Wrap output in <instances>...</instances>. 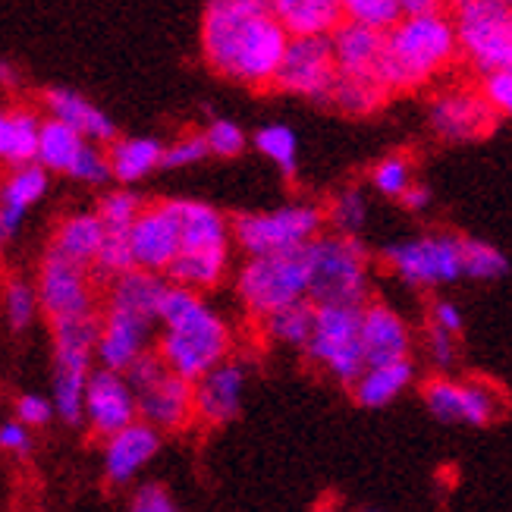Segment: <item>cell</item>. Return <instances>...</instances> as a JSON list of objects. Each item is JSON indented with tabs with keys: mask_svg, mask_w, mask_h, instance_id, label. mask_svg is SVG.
<instances>
[{
	"mask_svg": "<svg viewBox=\"0 0 512 512\" xmlns=\"http://www.w3.org/2000/svg\"><path fill=\"white\" fill-rule=\"evenodd\" d=\"M202 57L211 70L246 88H274L289 32L267 0H205Z\"/></svg>",
	"mask_w": 512,
	"mask_h": 512,
	"instance_id": "obj_1",
	"label": "cell"
},
{
	"mask_svg": "<svg viewBox=\"0 0 512 512\" xmlns=\"http://www.w3.org/2000/svg\"><path fill=\"white\" fill-rule=\"evenodd\" d=\"M233 343V324L205 299V293L176 283L167 286L154 352L173 374L195 384L202 374L230 359Z\"/></svg>",
	"mask_w": 512,
	"mask_h": 512,
	"instance_id": "obj_2",
	"label": "cell"
},
{
	"mask_svg": "<svg viewBox=\"0 0 512 512\" xmlns=\"http://www.w3.org/2000/svg\"><path fill=\"white\" fill-rule=\"evenodd\" d=\"M462 60L456 19L443 10L406 13L384 35L381 79L390 95L418 92L440 82Z\"/></svg>",
	"mask_w": 512,
	"mask_h": 512,
	"instance_id": "obj_3",
	"label": "cell"
},
{
	"mask_svg": "<svg viewBox=\"0 0 512 512\" xmlns=\"http://www.w3.org/2000/svg\"><path fill=\"white\" fill-rule=\"evenodd\" d=\"M180 214V255L167 271L176 286L208 293L227 280L233 267V220L198 198H173Z\"/></svg>",
	"mask_w": 512,
	"mask_h": 512,
	"instance_id": "obj_4",
	"label": "cell"
},
{
	"mask_svg": "<svg viewBox=\"0 0 512 512\" xmlns=\"http://www.w3.org/2000/svg\"><path fill=\"white\" fill-rule=\"evenodd\" d=\"M315 305H352L362 308L371 299V252L359 236L321 233L305 246Z\"/></svg>",
	"mask_w": 512,
	"mask_h": 512,
	"instance_id": "obj_5",
	"label": "cell"
},
{
	"mask_svg": "<svg viewBox=\"0 0 512 512\" xmlns=\"http://www.w3.org/2000/svg\"><path fill=\"white\" fill-rule=\"evenodd\" d=\"M233 289H236L239 305L246 308V315L255 321L271 318L280 308L305 302L311 289L305 249L246 258L233 277Z\"/></svg>",
	"mask_w": 512,
	"mask_h": 512,
	"instance_id": "obj_6",
	"label": "cell"
},
{
	"mask_svg": "<svg viewBox=\"0 0 512 512\" xmlns=\"http://www.w3.org/2000/svg\"><path fill=\"white\" fill-rule=\"evenodd\" d=\"M51 403L63 425H82L85 387L98 365V315L51 324Z\"/></svg>",
	"mask_w": 512,
	"mask_h": 512,
	"instance_id": "obj_7",
	"label": "cell"
},
{
	"mask_svg": "<svg viewBox=\"0 0 512 512\" xmlns=\"http://www.w3.org/2000/svg\"><path fill=\"white\" fill-rule=\"evenodd\" d=\"M327 227L324 208L315 202H289L271 211H249L233 220V242L246 258L299 252Z\"/></svg>",
	"mask_w": 512,
	"mask_h": 512,
	"instance_id": "obj_8",
	"label": "cell"
},
{
	"mask_svg": "<svg viewBox=\"0 0 512 512\" xmlns=\"http://www.w3.org/2000/svg\"><path fill=\"white\" fill-rule=\"evenodd\" d=\"M305 359L324 371L333 384L352 387L368 362L362 349V308L352 305H318L315 330L302 349Z\"/></svg>",
	"mask_w": 512,
	"mask_h": 512,
	"instance_id": "obj_9",
	"label": "cell"
},
{
	"mask_svg": "<svg viewBox=\"0 0 512 512\" xmlns=\"http://www.w3.org/2000/svg\"><path fill=\"white\" fill-rule=\"evenodd\" d=\"M126 381L136 390L139 421L158 428L161 434L186 431L195 421V387L186 377L173 374L158 352H145L142 359L126 371Z\"/></svg>",
	"mask_w": 512,
	"mask_h": 512,
	"instance_id": "obj_10",
	"label": "cell"
},
{
	"mask_svg": "<svg viewBox=\"0 0 512 512\" xmlns=\"http://www.w3.org/2000/svg\"><path fill=\"white\" fill-rule=\"evenodd\" d=\"M462 239L456 233H421L384 249L387 271L409 289H440L462 280Z\"/></svg>",
	"mask_w": 512,
	"mask_h": 512,
	"instance_id": "obj_11",
	"label": "cell"
},
{
	"mask_svg": "<svg viewBox=\"0 0 512 512\" xmlns=\"http://www.w3.org/2000/svg\"><path fill=\"white\" fill-rule=\"evenodd\" d=\"M421 399H425V409L443 425L487 428L497 425L509 412V399L503 387L484 381V377L434 374L431 381L421 384Z\"/></svg>",
	"mask_w": 512,
	"mask_h": 512,
	"instance_id": "obj_12",
	"label": "cell"
},
{
	"mask_svg": "<svg viewBox=\"0 0 512 512\" xmlns=\"http://www.w3.org/2000/svg\"><path fill=\"white\" fill-rule=\"evenodd\" d=\"M456 32L462 60L475 70H512V7L503 0H469L456 7Z\"/></svg>",
	"mask_w": 512,
	"mask_h": 512,
	"instance_id": "obj_13",
	"label": "cell"
},
{
	"mask_svg": "<svg viewBox=\"0 0 512 512\" xmlns=\"http://www.w3.org/2000/svg\"><path fill=\"white\" fill-rule=\"evenodd\" d=\"M38 302L41 315L48 324L79 321L98 315V289H95V271L66 261L54 252H44L35 271Z\"/></svg>",
	"mask_w": 512,
	"mask_h": 512,
	"instance_id": "obj_14",
	"label": "cell"
},
{
	"mask_svg": "<svg viewBox=\"0 0 512 512\" xmlns=\"http://www.w3.org/2000/svg\"><path fill=\"white\" fill-rule=\"evenodd\" d=\"M425 120L431 136L447 145H465L491 136L497 126V114L481 95L478 85L447 82L431 92L425 104Z\"/></svg>",
	"mask_w": 512,
	"mask_h": 512,
	"instance_id": "obj_15",
	"label": "cell"
},
{
	"mask_svg": "<svg viewBox=\"0 0 512 512\" xmlns=\"http://www.w3.org/2000/svg\"><path fill=\"white\" fill-rule=\"evenodd\" d=\"M333 82H337V63H333L330 35L289 38L277 79H274L277 92L302 98V101L327 104L330 92H333Z\"/></svg>",
	"mask_w": 512,
	"mask_h": 512,
	"instance_id": "obj_16",
	"label": "cell"
},
{
	"mask_svg": "<svg viewBox=\"0 0 512 512\" xmlns=\"http://www.w3.org/2000/svg\"><path fill=\"white\" fill-rule=\"evenodd\" d=\"M158 327L161 324L142 315V311L104 299V308L98 311V365L126 374L145 352H151V340Z\"/></svg>",
	"mask_w": 512,
	"mask_h": 512,
	"instance_id": "obj_17",
	"label": "cell"
},
{
	"mask_svg": "<svg viewBox=\"0 0 512 512\" xmlns=\"http://www.w3.org/2000/svg\"><path fill=\"white\" fill-rule=\"evenodd\" d=\"M129 255L132 267L167 277L176 255H180V214H176L173 198L142 208L139 220L129 230Z\"/></svg>",
	"mask_w": 512,
	"mask_h": 512,
	"instance_id": "obj_18",
	"label": "cell"
},
{
	"mask_svg": "<svg viewBox=\"0 0 512 512\" xmlns=\"http://www.w3.org/2000/svg\"><path fill=\"white\" fill-rule=\"evenodd\" d=\"M132 421H139V403H136V390L126 381V374L110 371V368H95L85 387L82 425L95 437L107 440L117 431L129 428Z\"/></svg>",
	"mask_w": 512,
	"mask_h": 512,
	"instance_id": "obj_19",
	"label": "cell"
},
{
	"mask_svg": "<svg viewBox=\"0 0 512 512\" xmlns=\"http://www.w3.org/2000/svg\"><path fill=\"white\" fill-rule=\"evenodd\" d=\"M195 387V421L205 428H224L239 418L249 390V362L230 359L202 374Z\"/></svg>",
	"mask_w": 512,
	"mask_h": 512,
	"instance_id": "obj_20",
	"label": "cell"
},
{
	"mask_svg": "<svg viewBox=\"0 0 512 512\" xmlns=\"http://www.w3.org/2000/svg\"><path fill=\"white\" fill-rule=\"evenodd\" d=\"M161 447H164V434L158 428L145 425V421H132L129 428L104 440V453H101L104 478L114 487L132 484L154 462Z\"/></svg>",
	"mask_w": 512,
	"mask_h": 512,
	"instance_id": "obj_21",
	"label": "cell"
},
{
	"mask_svg": "<svg viewBox=\"0 0 512 512\" xmlns=\"http://www.w3.org/2000/svg\"><path fill=\"white\" fill-rule=\"evenodd\" d=\"M48 189L51 173L38 164H26L4 173V180H0V255L16 242L26 217L41 205Z\"/></svg>",
	"mask_w": 512,
	"mask_h": 512,
	"instance_id": "obj_22",
	"label": "cell"
},
{
	"mask_svg": "<svg viewBox=\"0 0 512 512\" xmlns=\"http://www.w3.org/2000/svg\"><path fill=\"white\" fill-rule=\"evenodd\" d=\"M412 327L399 311L381 299L362 305V349L368 365H390L412 359Z\"/></svg>",
	"mask_w": 512,
	"mask_h": 512,
	"instance_id": "obj_23",
	"label": "cell"
},
{
	"mask_svg": "<svg viewBox=\"0 0 512 512\" xmlns=\"http://www.w3.org/2000/svg\"><path fill=\"white\" fill-rule=\"evenodd\" d=\"M41 107H44V117L48 120H57L63 126L76 129L88 142L110 145L117 139L114 117H110L107 110H101L98 104L88 101L85 95H79L76 88H48V92L41 95Z\"/></svg>",
	"mask_w": 512,
	"mask_h": 512,
	"instance_id": "obj_24",
	"label": "cell"
},
{
	"mask_svg": "<svg viewBox=\"0 0 512 512\" xmlns=\"http://www.w3.org/2000/svg\"><path fill=\"white\" fill-rule=\"evenodd\" d=\"M330 48H333V63H337V76L381 79L384 32L340 22V26L330 32Z\"/></svg>",
	"mask_w": 512,
	"mask_h": 512,
	"instance_id": "obj_25",
	"label": "cell"
},
{
	"mask_svg": "<svg viewBox=\"0 0 512 512\" xmlns=\"http://www.w3.org/2000/svg\"><path fill=\"white\" fill-rule=\"evenodd\" d=\"M101 246H104V224H101L98 211H70L57 220L48 252L95 271Z\"/></svg>",
	"mask_w": 512,
	"mask_h": 512,
	"instance_id": "obj_26",
	"label": "cell"
},
{
	"mask_svg": "<svg viewBox=\"0 0 512 512\" xmlns=\"http://www.w3.org/2000/svg\"><path fill=\"white\" fill-rule=\"evenodd\" d=\"M41 123L44 117L32 107H22V104L0 107V167L16 170V167L35 164Z\"/></svg>",
	"mask_w": 512,
	"mask_h": 512,
	"instance_id": "obj_27",
	"label": "cell"
},
{
	"mask_svg": "<svg viewBox=\"0 0 512 512\" xmlns=\"http://www.w3.org/2000/svg\"><path fill=\"white\" fill-rule=\"evenodd\" d=\"M415 384V362H390V365H368L359 377H355L352 399L362 409H387L396 403L409 387Z\"/></svg>",
	"mask_w": 512,
	"mask_h": 512,
	"instance_id": "obj_28",
	"label": "cell"
},
{
	"mask_svg": "<svg viewBox=\"0 0 512 512\" xmlns=\"http://www.w3.org/2000/svg\"><path fill=\"white\" fill-rule=\"evenodd\" d=\"M107 158H110V176L120 186H136L154 170L164 167V142L151 139V136H126L114 139L107 145Z\"/></svg>",
	"mask_w": 512,
	"mask_h": 512,
	"instance_id": "obj_29",
	"label": "cell"
},
{
	"mask_svg": "<svg viewBox=\"0 0 512 512\" xmlns=\"http://www.w3.org/2000/svg\"><path fill=\"white\" fill-rule=\"evenodd\" d=\"M280 26L296 35H330L343 22L340 0H267Z\"/></svg>",
	"mask_w": 512,
	"mask_h": 512,
	"instance_id": "obj_30",
	"label": "cell"
},
{
	"mask_svg": "<svg viewBox=\"0 0 512 512\" xmlns=\"http://www.w3.org/2000/svg\"><path fill=\"white\" fill-rule=\"evenodd\" d=\"M88 145H92V142H88L85 136H79L76 129H70V126H63V123H57V120H48V117H44V123H41V136H38L35 164L44 167L48 173H60V176H66V180H70Z\"/></svg>",
	"mask_w": 512,
	"mask_h": 512,
	"instance_id": "obj_31",
	"label": "cell"
},
{
	"mask_svg": "<svg viewBox=\"0 0 512 512\" xmlns=\"http://www.w3.org/2000/svg\"><path fill=\"white\" fill-rule=\"evenodd\" d=\"M387 101H390V88L381 79L337 76L327 104H333L346 117H371L377 110H384Z\"/></svg>",
	"mask_w": 512,
	"mask_h": 512,
	"instance_id": "obj_32",
	"label": "cell"
},
{
	"mask_svg": "<svg viewBox=\"0 0 512 512\" xmlns=\"http://www.w3.org/2000/svg\"><path fill=\"white\" fill-rule=\"evenodd\" d=\"M315 311H318V305L311 299L296 302L289 308H280V311H274L271 318L261 321V333L277 346L302 352L305 343L311 340V330H315Z\"/></svg>",
	"mask_w": 512,
	"mask_h": 512,
	"instance_id": "obj_33",
	"label": "cell"
},
{
	"mask_svg": "<svg viewBox=\"0 0 512 512\" xmlns=\"http://www.w3.org/2000/svg\"><path fill=\"white\" fill-rule=\"evenodd\" d=\"M0 315H4L10 330H29L35 318L41 315V302H38V286L35 280L10 274L0 283Z\"/></svg>",
	"mask_w": 512,
	"mask_h": 512,
	"instance_id": "obj_34",
	"label": "cell"
},
{
	"mask_svg": "<svg viewBox=\"0 0 512 512\" xmlns=\"http://www.w3.org/2000/svg\"><path fill=\"white\" fill-rule=\"evenodd\" d=\"M252 145L264 161H271L286 176V180H293L299 170V136L293 132V126L264 123L252 136Z\"/></svg>",
	"mask_w": 512,
	"mask_h": 512,
	"instance_id": "obj_35",
	"label": "cell"
},
{
	"mask_svg": "<svg viewBox=\"0 0 512 512\" xmlns=\"http://www.w3.org/2000/svg\"><path fill=\"white\" fill-rule=\"evenodd\" d=\"M368 214H371L368 195L359 186H343L324 208L327 227L337 236H359L368 227Z\"/></svg>",
	"mask_w": 512,
	"mask_h": 512,
	"instance_id": "obj_36",
	"label": "cell"
},
{
	"mask_svg": "<svg viewBox=\"0 0 512 512\" xmlns=\"http://www.w3.org/2000/svg\"><path fill=\"white\" fill-rule=\"evenodd\" d=\"M509 274V258L484 239H462V277L475 283H497Z\"/></svg>",
	"mask_w": 512,
	"mask_h": 512,
	"instance_id": "obj_37",
	"label": "cell"
},
{
	"mask_svg": "<svg viewBox=\"0 0 512 512\" xmlns=\"http://www.w3.org/2000/svg\"><path fill=\"white\" fill-rule=\"evenodd\" d=\"M142 208H145L142 198H139L136 192H132V189L120 186V189H114V192H104L95 211H98V217H101V224H104V233H107V236H129V230H132V224L139 220Z\"/></svg>",
	"mask_w": 512,
	"mask_h": 512,
	"instance_id": "obj_38",
	"label": "cell"
},
{
	"mask_svg": "<svg viewBox=\"0 0 512 512\" xmlns=\"http://www.w3.org/2000/svg\"><path fill=\"white\" fill-rule=\"evenodd\" d=\"M340 10H343V22L384 32V35L406 16L403 0H340Z\"/></svg>",
	"mask_w": 512,
	"mask_h": 512,
	"instance_id": "obj_39",
	"label": "cell"
},
{
	"mask_svg": "<svg viewBox=\"0 0 512 512\" xmlns=\"http://www.w3.org/2000/svg\"><path fill=\"white\" fill-rule=\"evenodd\" d=\"M371 189L384 198H403V192L415 183V164L409 154H387L371 167Z\"/></svg>",
	"mask_w": 512,
	"mask_h": 512,
	"instance_id": "obj_40",
	"label": "cell"
},
{
	"mask_svg": "<svg viewBox=\"0 0 512 512\" xmlns=\"http://www.w3.org/2000/svg\"><path fill=\"white\" fill-rule=\"evenodd\" d=\"M202 136L208 142L211 158H224V161L239 158V154L246 151V145H249L246 129H242L236 120H227V117L208 120V126L202 129Z\"/></svg>",
	"mask_w": 512,
	"mask_h": 512,
	"instance_id": "obj_41",
	"label": "cell"
},
{
	"mask_svg": "<svg viewBox=\"0 0 512 512\" xmlns=\"http://www.w3.org/2000/svg\"><path fill=\"white\" fill-rule=\"evenodd\" d=\"M205 158H211V151H208V142H205L202 132H186V136L164 145V167H170V170L195 167Z\"/></svg>",
	"mask_w": 512,
	"mask_h": 512,
	"instance_id": "obj_42",
	"label": "cell"
},
{
	"mask_svg": "<svg viewBox=\"0 0 512 512\" xmlns=\"http://www.w3.org/2000/svg\"><path fill=\"white\" fill-rule=\"evenodd\" d=\"M425 355L437 374H447L459 362V337L425 324Z\"/></svg>",
	"mask_w": 512,
	"mask_h": 512,
	"instance_id": "obj_43",
	"label": "cell"
},
{
	"mask_svg": "<svg viewBox=\"0 0 512 512\" xmlns=\"http://www.w3.org/2000/svg\"><path fill=\"white\" fill-rule=\"evenodd\" d=\"M481 95L491 104L497 120H512V70H494L481 76Z\"/></svg>",
	"mask_w": 512,
	"mask_h": 512,
	"instance_id": "obj_44",
	"label": "cell"
},
{
	"mask_svg": "<svg viewBox=\"0 0 512 512\" xmlns=\"http://www.w3.org/2000/svg\"><path fill=\"white\" fill-rule=\"evenodd\" d=\"M13 418H19L22 425H29L35 431V428L51 425V421L57 418V412H54V403L48 396L22 393V396H16V403H13Z\"/></svg>",
	"mask_w": 512,
	"mask_h": 512,
	"instance_id": "obj_45",
	"label": "cell"
},
{
	"mask_svg": "<svg viewBox=\"0 0 512 512\" xmlns=\"http://www.w3.org/2000/svg\"><path fill=\"white\" fill-rule=\"evenodd\" d=\"M126 512H180L176 500L170 497V491L164 484H142L136 494L129 500V509Z\"/></svg>",
	"mask_w": 512,
	"mask_h": 512,
	"instance_id": "obj_46",
	"label": "cell"
},
{
	"mask_svg": "<svg viewBox=\"0 0 512 512\" xmlns=\"http://www.w3.org/2000/svg\"><path fill=\"white\" fill-rule=\"evenodd\" d=\"M35 447V437H32V428L29 425H22L19 418H10L0 425V453H7V456H29Z\"/></svg>",
	"mask_w": 512,
	"mask_h": 512,
	"instance_id": "obj_47",
	"label": "cell"
},
{
	"mask_svg": "<svg viewBox=\"0 0 512 512\" xmlns=\"http://www.w3.org/2000/svg\"><path fill=\"white\" fill-rule=\"evenodd\" d=\"M428 327H437L443 333H453V337H462L465 330V318L462 308L453 299H434L428 305Z\"/></svg>",
	"mask_w": 512,
	"mask_h": 512,
	"instance_id": "obj_48",
	"label": "cell"
},
{
	"mask_svg": "<svg viewBox=\"0 0 512 512\" xmlns=\"http://www.w3.org/2000/svg\"><path fill=\"white\" fill-rule=\"evenodd\" d=\"M399 205H403L409 214H425L431 205H434V195H431V189L425 186V183H412L406 192H403V198H399Z\"/></svg>",
	"mask_w": 512,
	"mask_h": 512,
	"instance_id": "obj_49",
	"label": "cell"
},
{
	"mask_svg": "<svg viewBox=\"0 0 512 512\" xmlns=\"http://www.w3.org/2000/svg\"><path fill=\"white\" fill-rule=\"evenodd\" d=\"M447 0H403L406 13H431V10H443Z\"/></svg>",
	"mask_w": 512,
	"mask_h": 512,
	"instance_id": "obj_50",
	"label": "cell"
},
{
	"mask_svg": "<svg viewBox=\"0 0 512 512\" xmlns=\"http://www.w3.org/2000/svg\"><path fill=\"white\" fill-rule=\"evenodd\" d=\"M19 85V66L10 60H0V88H16Z\"/></svg>",
	"mask_w": 512,
	"mask_h": 512,
	"instance_id": "obj_51",
	"label": "cell"
},
{
	"mask_svg": "<svg viewBox=\"0 0 512 512\" xmlns=\"http://www.w3.org/2000/svg\"><path fill=\"white\" fill-rule=\"evenodd\" d=\"M315 512H343V509H340V503H330V500H327V503H321Z\"/></svg>",
	"mask_w": 512,
	"mask_h": 512,
	"instance_id": "obj_52",
	"label": "cell"
},
{
	"mask_svg": "<svg viewBox=\"0 0 512 512\" xmlns=\"http://www.w3.org/2000/svg\"><path fill=\"white\" fill-rule=\"evenodd\" d=\"M447 4H453V7H462V4H469V0H447Z\"/></svg>",
	"mask_w": 512,
	"mask_h": 512,
	"instance_id": "obj_53",
	"label": "cell"
},
{
	"mask_svg": "<svg viewBox=\"0 0 512 512\" xmlns=\"http://www.w3.org/2000/svg\"><path fill=\"white\" fill-rule=\"evenodd\" d=\"M503 4H509V7H512V0H503Z\"/></svg>",
	"mask_w": 512,
	"mask_h": 512,
	"instance_id": "obj_54",
	"label": "cell"
},
{
	"mask_svg": "<svg viewBox=\"0 0 512 512\" xmlns=\"http://www.w3.org/2000/svg\"><path fill=\"white\" fill-rule=\"evenodd\" d=\"M362 512H377V509H362Z\"/></svg>",
	"mask_w": 512,
	"mask_h": 512,
	"instance_id": "obj_55",
	"label": "cell"
}]
</instances>
